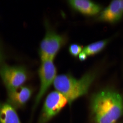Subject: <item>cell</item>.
Instances as JSON below:
<instances>
[{"label":"cell","instance_id":"cell-1","mask_svg":"<svg viewBox=\"0 0 123 123\" xmlns=\"http://www.w3.org/2000/svg\"><path fill=\"white\" fill-rule=\"evenodd\" d=\"M91 108L97 123H114L123 113V101L119 93L101 91L92 98Z\"/></svg>","mask_w":123,"mask_h":123},{"label":"cell","instance_id":"cell-2","mask_svg":"<svg viewBox=\"0 0 123 123\" xmlns=\"http://www.w3.org/2000/svg\"><path fill=\"white\" fill-rule=\"evenodd\" d=\"M94 78L91 73L86 74L79 78L67 74L56 76L53 83L54 87L67 98L70 105L74 101L88 92Z\"/></svg>","mask_w":123,"mask_h":123},{"label":"cell","instance_id":"cell-3","mask_svg":"<svg viewBox=\"0 0 123 123\" xmlns=\"http://www.w3.org/2000/svg\"><path fill=\"white\" fill-rule=\"evenodd\" d=\"M45 25L46 33L40 44L39 55L41 61L53 60L67 43V38L64 35L57 33L50 27L48 23H45Z\"/></svg>","mask_w":123,"mask_h":123},{"label":"cell","instance_id":"cell-4","mask_svg":"<svg viewBox=\"0 0 123 123\" xmlns=\"http://www.w3.org/2000/svg\"><path fill=\"white\" fill-rule=\"evenodd\" d=\"M68 103L67 98L60 92H50L44 101L37 123L48 122L58 114Z\"/></svg>","mask_w":123,"mask_h":123},{"label":"cell","instance_id":"cell-5","mask_svg":"<svg viewBox=\"0 0 123 123\" xmlns=\"http://www.w3.org/2000/svg\"><path fill=\"white\" fill-rule=\"evenodd\" d=\"M53 61L49 59L41 61L38 73L40 83V87L35 98L34 110L39 104L56 77V69Z\"/></svg>","mask_w":123,"mask_h":123},{"label":"cell","instance_id":"cell-6","mask_svg":"<svg viewBox=\"0 0 123 123\" xmlns=\"http://www.w3.org/2000/svg\"><path fill=\"white\" fill-rule=\"evenodd\" d=\"M0 75L8 91L21 86L27 79L26 72L21 67L4 66L0 70Z\"/></svg>","mask_w":123,"mask_h":123},{"label":"cell","instance_id":"cell-7","mask_svg":"<svg viewBox=\"0 0 123 123\" xmlns=\"http://www.w3.org/2000/svg\"><path fill=\"white\" fill-rule=\"evenodd\" d=\"M123 14V0L112 1L100 14L99 19L110 23L117 22Z\"/></svg>","mask_w":123,"mask_h":123},{"label":"cell","instance_id":"cell-8","mask_svg":"<svg viewBox=\"0 0 123 123\" xmlns=\"http://www.w3.org/2000/svg\"><path fill=\"white\" fill-rule=\"evenodd\" d=\"M67 2L74 10L87 16L96 15L101 9L100 5L88 0H70Z\"/></svg>","mask_w":123,"mask_h":123},{"label":"cell","instance_id":"cell-9","mask_svg":"<svg viewBox=\"0 0 123 123\" xmlns=\"http://www.w3.org/2000/svg\"><path fill=\"white\" fill-rule=\"evenodd\" d=\"M8 92L9 103L13 107L18 108L25 105L32 93L31 89L27 87L21 86Z\"/></svg>","mask_w":123,"mask_h":123},{"label":"cell","instance_id":"cell-10","mask_svg":"<svg viewBox=\"0 0 123 123\" xmlns=\"http://www.w3.org/2000/svg\"><path fill=\"white\" fill-rule=\"evenodd\" d=\"M0 123H21L14 107L9 103H0Z\"/></svg>","mask_w":123,"mask_h":123},{"label":"cell","instance_id":"cell-11","mask_svg":"<svg viewBox=\"0 0 123 123\" xmlns=\"http://www.w3.org/2000/svg\"><path fill=\"white\" fill-rule=\"evenodd\" d=\"M108 40H104L93 43L83 48V51L88 56L96 54L102 50L107 45Z\"/></svg>","mask_w":123,"mask_h":123},{"label":"cell","instance_id":"cell-12","mask_svg":"<svg viewBox=\"0 0 123 123\" xmlns=\"http://www.w3.org/2000/svg\"><path fill=\"white\" fill-rule=\"evenodd\" d=\"M83 49L82 46L77 43L70 44L68 48V52L72 56L76 57L79 55Z\"/></svg>","mask_w":123,"mask_h":123},{"label":"cell","instance_id":"cell-13","mask_svg":"<svg viewBox=\"0 0 123 123\" xmlns=\"http://www.w3.org/2000/svg\"><path fill=\"white\" fill-rule=\"evenodd\" d=\"M87 55L83 51L79 54L78 55L79 58L81 61H83L87 59Z\"/></svg>","mask_w":123,"mask_h":123},{"label":"cell","instance_id":"cell-14","mask_svg":"<svg viewBox=\"0 0 123 123\" xmlns=\"http://www.w3.org/2000/svg\"></svg>","mask_w":123,"mask_h":123}]
</instances>
